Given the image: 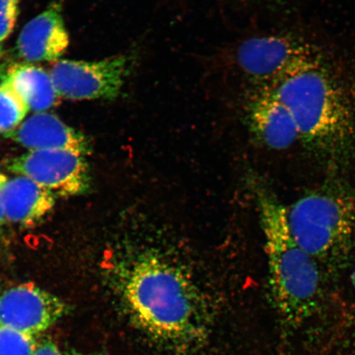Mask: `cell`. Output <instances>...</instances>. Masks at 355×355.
<instances>
[{
  "label": "cell",
  "mask_w": 355,
  "mask_h": 355,
  "mask_svg": "<svg viewBox=\"0 0 355 355\" xmlns=\"http://www.w3.org/2000/svg\"><path fill=\"white\" fill-rule=\"evenodd\" d=\"M28 150H64L87 155L90 141L81 132L46 112L35 113L6 136Z\"/></svg>",
  "instance_id": "11"
},
{
  "label": "cell",
  "mask_w": 355,
  "mask_h": 355,
  "mask_svg": "<svg viewBox=\"0 0 355 355\" xmlns=\"http://www.w3.org/2000/svg\"><path fill=\"white\" fill-rule=\"evenodd\" d=\"M293 238L320 268L345 263L355 235V198L340 184H326L286 207Z\"/></svg>",
  "instance_id": "4"
},
{
  "label": "cell",
  "mask_w": 355,
  "mask_h": 355,
  "mask_svg": "<svg viewBox=\"0 0 355 355\" xmlns=\"http://www.w3.org/2000/svg\"><path fill=\"white\" fill-rule=\"evenodd\" d=\"M28 106L10 83L3 80L0 83V135H10L25 121Z\"/></svg>",
  "instance_id": "14"
},
{
  "label": "cell",
  "mask_w": 355,
  "mask_h": 355,
  "mask_svg": "<svg viewBox=\"0 0 355 355\" xmlns=\"http://www.w3.org/2000/svg\"><path fill=\"white\" fill-rule=\"evenodd\" d=\"M85 155L64 150H37L8 159L4 166L60 197L86 192L90 174Z\"/></svg>",
  "instance_id": "7"
},
{
  "label": "cell",
  "mask_w": 355,
  "mask_h": 355,
  "mask_svg": "<svg viewBox=\"0 0 355 355\" xmlns=\"http://www.w3.org/2000/svg\"><path fill=\"white\" fill-rule=\"evenodd\" d=\"M233 60L244 76L266 87L320 62L309 44L283 35L247 39L235 49Z\"/></svg>",
  "instance_id": "5"
},
{
  "label": "cell",
  "mask_w": 355,
  "mask_h": 355,
  "mask_svg": "<svg viewBox=\"0 0 355 355\" xmlns=\"http://www.w3.org/2000/svg\"><path fill=\"white\" fill-rule=\"evenodd\" d=\"M57 296L33 283L21 284L0 295V327L30 335L48 329L66 313Z\"/></svg>",
  "instance_id": "8"
},
{
  "label": "cell",
  "mask_w": 355,
  "mask_h": 355,
  "mask_svg": "<svg viewBox=\"0 0 355 355\" xmlns=\"http://www.w3.org/2000/svg\"><path fill=\"white\" fill-rule=\"evenodd\" d=\"M6 216H4L1 200H0V228H1L3 224L6 223Z\"/></svg>",
  "instance_id": "18"
},
{
  "label": "cell",
  "mask_w": 355,
  "mask_h": 355,
  "mask_svg": "<svg viewBox=\"0 0 355 355\" xmlns=\"http://www.w3.org/2000/svg\"><path fill=\"white\" fill-rule=\"evenodd\" d=\"M37 345L33 335L0 327V355H33Z\"/></svg>",
  "instance_id": "15"
},
{
  "label": "cell",
  "mask_w": 355,
  "mask_h": 355,
  "mask_svg": "<svg viewBox=\"0 0 355 355\" xmlns=\"http://www.w3.org/2000/svg\"><path fill=\"white\" fill-rule=\"evenodd\" d=\"M272 302L283 327L295 330L318 312L323 299L320 266L293 238L286 207L265 190L259 196Z\"/></svg>",
  "instance_id": "3"
},
{
  "label": "cell",
  "mask_w": 355,
  "mask_h": 355,
  "mask_svg": "<svg viewBox=\"0 0 355 355\" xmlns=\"http://www.w3.org/2000/svg\"><path fill=\"white\" fill-rule=\"evenodd\" d=\"M353 336H354V338L355 339V322H354V325Z\"/></svg>",
  "instance_id": "22"
},
{
  "label": "cell",
  "mask_w": 355,
  "mask_h": 355,
  "mask_svg": "<svg viewBox=\"0 0 355 355\" xmlns=\"http://www.w3.org/2000/svg\"><path fill=\"white\" fill-rule=\"evenodd\" d=\"M116 290L133 325L154 343L185 352L205 340L209 320L202 297L168 261L139 257L119 274Z\"/></svg>",
  "instance_id": "1"
},
{
  "label": "cell",
  "mask_w": 355,
  "mask_h": 355,
  "mask_svg": "<svg viewBox=\"0 0 355 355\" xmlns=\"http://www.w3.org/2000/svg\"><path fill=\"white\" fill-rule=\"evenodd\" d=\"M247 105L248 125L260 143L270 149L284 150L299 139L294 116L272 87L257 92Z\"/></svg>",
  "instance_id": "9"
},
{
  "label": "cell",
  "mask_w": 355,
  "mask_h": 355,
  "mask_svg": "<svg viewBox=\"0 0 355 355\" xmlns=\"http://www.w3.org/2000/svg\"><path fill=\"white\" fill-rule=\"evenodd\" d=\"M33 355H62V354L54 343L44 339L41 343H37Z\"/></svg>",
  "instance_id": "17"
},
{
  "label": "cell",
  "mask_w": 355,
  "mask_h": 355,
  "mask_svg": "<svg viewBox=\"0 0 355 355\" xmlns=\"http://www.w3.org/2000/svg\"><path fill=\"white\" fill-rule=\"evenodd\" d=\"M352 285H353L354 288H355V268H354V272L352 273Z\"/></svg>",
  "instance_id": "20"
},
{
  "label": "cell",
  "mask_w": 355,
  "mask_h": 355,
  "mask_svg": "<svg viewBox=\"0 0 355 355\" xmlns=\"http://www.w3.org/2000/svg\"><path fill=\"white\" fill-rule=\"evenodd\" d=\"M8 180V178L3 174L2 172H0V189L3 187L4 184H6V182Z\"/></svg>",
  "instance_id": "19"
},
{
  "label": "cell",
  "mask_w": 355,
  "mask_h": 355,
  "mask_svg": "<svg viewBox=\"0 0 355 355\" xmlns=\"http://www.w3.org/2000/svg\"><path fill=\"white\" fill-rule=\"evenodd\" d=\"M19 3L20 0H0V46L15 28Z\"/></svg>",
  "instance_id": "16"
},
{
  "label": "cell",
  "mask_w": 355,
  "mask_h": 355,
  "mask_svg": "<svg viewBox=\"0 0 355 355\" xmlns=\"http://www.w3.org/2000/svg\"><path fill=\"white\" fill-rule=\"evenodd\" d=\"M69 44L61 4L55 1L21 30L17 50L28 63L52 62L64 55Z\"/></svg>",
  "instance_id": "10"
},
{
  "label": "cell",
  "mask_w": 355,
  "mask_h": 355,
  "mask_svg": "<svg viewBox=\"0 0 355 355\" xmlns=\"http://www.w3.org/2000/svg\"><path fill=\"white\" fill-rule=\"evenodd\" d=\"M3 80L10 83L29 110L35 113L46 112L59 103L61 98L50 73L33 64H12Z\"/></svg>",
  "instance_id": "13"
},
{
  "label": "cell",
  "mask_w": 355,
  "mask_h": 355,
  "mask_svg": "<svg viewBox=\"0 0 355 355\" xmlns=\"http://www.w3.org/2000/svg\"><path fill=\"white\" fill-rule=\"evenodd\" d=\"M270 87L290 110L309 152L331 162L349 157L355 143L354 114L343 88L320 62Z\"/></svg>",
  "instance_id": "2"
},
{
  "label": "cell",
  "mask_w": 355,
  "mask_h": 355,
  "mask_svg": "<svg viewBox=\"0 0 355 355\" xmlns=\"http://www.w3.org/2000/svg\"><path fill=\"white\" fill-rule=\"evenodd\" d=\"M6 220L22 227H33L50 214L55 206V195L28 178L17 176L0 189Z\"/></svg>",
  "instance_id": "12"
},
{
  "label": "cell",
  "mask_w": 355,
  "mask_h": 355,
  "mask_svg": "<svg viewBox=\"0 0 355 355\" xmlns=\"http://www.w3.org/2000/svg\"><path fill=\"white\" fill-rule=\"evenodd\" d=\"M136 53L99 61L59 60L49 73L61 98L112 101L121 95L135 69Z\"/></svg>",
  "instance_id": "6"
},
{
  "label": "cell",
  "mask_w": 355,
  "mask_h": 355,
  "mask_svg": "<svg viewBox=\"0 0 355 355\" xmlns=\"http://www.w3.org/2000/svg\"><path fill=\"white\" fill-rule=\"evenodd\" d=\"M3 51L2 46H0V61H1V60L3 59Z\"/></svg>",
  "instance_id": "21"
}]
</instances>
